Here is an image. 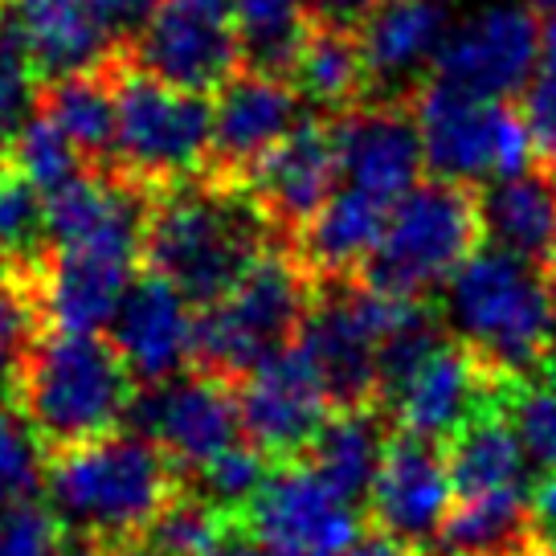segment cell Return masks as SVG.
<instances>
[{"label":"cell","mask_w":556,"mask_h":556,"mask_svg":"<svg viewBox=\"0 0 556 556\" xmlns=\"http://www.w3.org/2000/svg\"><path fill=\"white\" fill-rule=\"evenodd\" d=\"M442 319L495 377L511 384L556 372L548 278L540 266L479 245L442 291Z\"/></svg>","instance_id":"277c9868"},{"label":"cell","mask_w":556,"mask_h":556,"mask_svg":"<svg viewBox=\"0 0 556 556\" xmlns=\"http://www.w3.org/2000/svg\"><path fill=\"white\" fill-rule=\"evenodd\" d=\"M127 62L160 83L217 94L242 74V41L229 0H160L139 29L123 37Z\"/></svg>","instance_id":"ba28073f"},{"label":"cell","mask_w":556,"mask_h":556,"mask_svg":"<svg viewBox=\"0 0 556 556\" xmlns=\"http://www.w3.org/2000/svg\"><path fill=\"white\" fill-rule=\"evenodd\" d=\"M299 119H303V94L291 78L254 74V70L233 74L213 99V136L201 176L245 189L254 168L295 131Z\"/></svg>","instance_id":"4fadbf2b"},{"label":"cell","mask_w":556,"mask_h":556,"mask_svg":"<svg viewBox=\"0 0 556 556\" xmlns=\"http://www.w3.org/2000/svg\"><path fill=\"white\" fill-rule=\"evenodd\" d=\"M127 426L160 446L185 475L205 467L208 458H217L245 438L238 384L222 381L205 368H189L173 381L143 384Z\"/></svg>","instance_id":"9c48e42d"},{"label":"cell","mask_w":556,"mask_h":556,"mask_svg":"<svg viewBox=\"0 0 556 556\" xmlns=\"http://www.w3.org/2000/svg\"><path fill=\"white\" fill-rule=\"evenodd\" d=\"M544 58V21L532 4H491L454 25L430 74L479 99H520Z\"/></svg>","instance_id":"30bf717a"},{"label":"cell","mask_w":556,"mask_h":556,"mask_svg":"<svg viewBox=\"0 0 556 556\" xmlns=\"http://www.w3.org/2000/svg\"><path fill=\"white\" fill-rule=\"evenodd\" d=\"M454 507V483L446 446L430 438L393 430L381 470L368 491V516L372 528L414 544L421 553L434 548L442 523Z\"/></svg>","instance_id":"2e32d148"},{"label":"cell","mask_w":556,"mask_h":556,"mask_svg":"<svg viewBox=\"0 0 556 556\" xmlns=\"http://www.w3.org/2000/svg\"><path fill=\"white\" fill-rule=\"evenodd\" d=\"M544 536L532 520V486L454 500L430 556H544Z\"/></svg>","instance_id":"d4e9b609"},{"label":"cell","mask_w":556,"mask_h":556,"mask_svg":"<svg viewBox=\"0 0 556 556\" xmlns=\"http://www.w3.org/2000/svg\"><path fill=\"white\" fill-rule=\"evenodd\" d=\"M442 4H446V0H442Z\"/></svg>","instance_id":"7dc6e473"},{"label":"cell","mask_w":556,"mask_h":556,"mask_svg":"<svg viewBox=\"0 0 556 556\" xmlns=\"http://www.w3.org/2000/svg\"><path fill=\"white\" fill-rule=\"evenodd\" d=\"M414 106L421 148H426V173L458 185H483L495 180V127L500 103L479 99L463 87H451L434 74L405 90Z\"/></svg>","instance_id":"d6986e66"},{"label":"cell","mask_w":556,"mask_h":556,"mask_svg":"<svg viewBox=\"0 0 556 556\" xmlns=\"http://www.w3.org/2000/svg\"><path fill=\"white\" fill-rule=\"evenodd\" d=\"M532 520H536L544 544L556 540V470H548L544 479L532 483Z\"/></svg>","instance_id":"f35d334b"},{"label":"cell","mask_w":556,"mask_h":556,"mask_svg":"<svg viewBox=\"0 0 556 556\" xmlns=\"http://www.w3.org/2000/svg\"><path fill=\"white\" fill-rule=\"evenodd\" d=\"M185 483L189 475L136 430L50 454L41 479L78 553L143 544Z\"/></svg>","instance_id":"6da1fadb"},{"label":"cell","mask_w":556,"mask_h":556,"mask_svg":"<svg viewBox=\"0 0 556 556\" xmlns=\"http://www.w3.org/2000/svg\"><path fill=\"white\" fill-rule=\"evenodd\" d=\"M115 90V173L148 189H168L205 173L213 99L160 83L127 62L123 46L103 62Z\"/></svg>","instance_id":"52a82bcc"},{"label":"cell","mask_w":556,"mask_h":556,"mask_svg":"<svg viewBox=\"0 0 556 556\" xmlns=\"http://www.w3.org/2000/svg\"><path fill=\"white\" fill-rule=\"evenodd\" d=\"M340 185H344V160H340L336 115H303L295 131L254 168L245 192L262 208L275 242L291 245V238L328 205Z\"/></svg>","instance_id":"7c38bea8"},{"label":"cell","mask_w":556,"mask_h":556,"mask_svg":"<svg viewBox=\"0 0 556 556\" xmlns=\"http://www.w3.org/2000/svg\"><path fill=\"white\" fill-rule=\"evenodd\" d=\"M136 377L103 331L41 328L21 352L9 384L17 409L46 454L119 434L136 405Z\"/></svg>","instance_id":"7a4b0ae2"},{"label":"cell","mask_w":556,"mask_h":556,"mask_svg":"<svg viewBox=\"0 0 556 556\" xmlns=\"http://www.w3.org/2000/svg\"><path fill=\"white\" fill-rule=\"evenodd\" d=\"M389 438H393V421L381 405L336 409L299 458L315 475H324L352 504H368V491H372V479L389 451Z\"/></svg>","instance_id":"4316f807"},{"label":"cell","mask_w":556,"mask_h":556,"mask_svg":"<svg viewBox=\"0 0 556 556\" xmlns=\"http://www.w3.org/2000/svg\"><path fill=\"white\" fill-rule=\"evenodd\" d=\"M94 4H99V9H103V17L111 21L123 37H127L131 29H139V21L148 17L160 0H94Z\"/></svg>","instance_id":"b9f144b4"},{"label":"cell","mask_w":556,"mask_h":556,"mask_svg":"<svg viewBox=\"0 0 556 556\" xmlns=\"http://www.w3.org/2000/svg\"><path fill=\"white\" fill-rule=\"evenodd\" d=\"M46 254H50L46 192L17 168L0 164V266L34 278Z\"/></svg>","instance_id":"4dcf8cb0"},{"label":"cell","mask_w":556,"mask_h":556,"mask_svg":"<svg viewBox=\"0 0 556 556\" xmlns=\"http://www.w3.org/2000/svg\"><path fill=\"white\" fill-rule=\"evenodd\" d=\"M315 303V278L287 245H266L233 291L197 312V356L222 381L242 384L262 361L295 344Z\"/></svg>","instance_id":"5b68a950"},{"label":"cell","mask_w":556,"mask_h":556,"mask_svg":"<svg viewBox=\"0 0 556 556\" xmlns=\"http://www.w3.org/2000/svg\"><path fill=\"white\" fill-rule=\"evenodd\" d=\"M41 454L46 446L37 442L29 421L9 401H0V511L21 500H34V491L46 479Z\"/></svg>","instance_id":"e575fe53"},{"label":"cell","mask_w":556,"mask_h":556,"mask_svg":"<svg viewBox=\"0 0 556 556\" xmlns=\"http://www.w3.org/2000/svg\"><path fill=\"white\" fill-rule=\"evenodd\" d=\"M238 401H242L245 438L275 463L299 458L319 434V426L336 414L328 384L299 340L275 352L270 361H262L238 384Z\"/></svg>","instance_id":"9a60e30c"},{"label":"cell","mask_w":556,"mask_h":556,"mask_svg":"<svg viewBox=\"0 0 556 556\" xmlns=\"http://www.w3.org/2000/svg\"><path fill=\"white\" fill-rule=\"evenodd\" d=\"M4 164L17 168L21 176H29L46 197L58 189H66L70 180H78L83 173H90V164L83 160V152H78L37 106H34V115L17 127V136L4 143Z\"/></svg>","instance_id":"d6a6232c"},{"label":"cell","mask_w":556,"mask_h":556,"mask_svg":"<svg viewBox=\"0 0 556 556\" xmlns=\"http://www.w3.org/2000/svg\"><path fill=\"white\" fill-rule=\"evenodd\" d=\"M544 278H548V303H553V331H556V262L544 270Z\"/></svg>","instance_id":"ee69618b"},{"label":"cell","mask_w":556,"mask_h":556,"mask_svg":"<svg viewBox=\"0 0 556 556\" xmlns=\"http://www.w3.org/2000/svg\"><path fill=\"white\" fill-rule=\"evenodd\" d=\"M275 233L254 197L238 185L192 176L156 192L143 229V270L168 278L192 307L233 291Z\"/></svg>","instance_id":"3957f363"},{"label":"cell","mask_w":556,"mask_h":556,"mask_svg":"<svg viewBox=\"0 0 556 556\" xmlns=\"http://www.w3.org/2000/svg\"><path fill=\"white\" fill-rule=\"evenodd\" d=\"M0 17L41 83L99 70L123 46V34L94 0H0Z\"/></svg>","instance_id":"44dd1931"},{"label":"cell","mask_w":556,"mask_h":556,"mask_svg":"<svg viewBox=\"0 0 556 556\" xmlns=\"http://www.w3.org/2000/svg\"><path fill=\"white\" fill-rule=\"evenodd\" d=\"M270 470H275V458L262 451V446H254L250 438H242V442H233L217 458H208L205 467L192 470L189 486L205 504L217 507L226 520L242 523V516L258 500L266 479H270Z\"/></svg>","instance_id":"1f68e13d"},{"label":"cell","mask_w":556,"mask_h":556,"mask_svg":"<svg viewBox=\"0 0 556 556\" xmlns=\"http://www.w3.org/2000/svg\"><path fill=\"white\" fill-rule=\"evenodd\" d=\"M37 111L83 152L90 168H115L119 115H115V90L103 66L46 83L37 94Z\"/></svg>","instance_id":"f1b7e54d"},{"label":"cell","mask_w":556,"mask_h":556,"mask_svg":"<svg viewBox=\"0 0 556 556\" xmlns=\"http://www.w3.org/2000/svg\"><path fill=\"white\" fill-rule=\"evenodd\" d=\"M37 74L21 62H0V143L17 136V127L37 106Z\"/></svg>","instance_id":"74e56055"},{"label":"cell","mask_w":556,"mask_h":556,"mask_svg":"<svg viewBox=\"0 0 556 556\" xmlns=\"http://www.w3.org/2000/svg\"><path fill=\"white\" fill-rule=\"evenodd\" d=\"M544 556H556V540L548 544V548H544Z\"/></svg>","instance_id":"bcb514c9"},{"label":"cell","mask_w":556,"mask_h":556,"mask_svg":"<svg viewBox=\"0 0 556 556\" xmlns=\"http://www.w3.org/2000/svg\"><path fill=\"white\" fill-rule=\"evenodd\" d=\"M504 409L528 458L544 470H556V372L540 377V381L511 384Z\"/></svg>","instance_id":"d590c367"},{"label":"cell","mask_w":556,"mask_h":556,"mask_svg":"<svg viewBox=\"0 0 556 556\" xmlns=\"http://www.w3.org/2000/svg\"><path fill=\"white\" fill-rule=\"evenodd\" d=\"M111 344L139 384L173 381L197 356V312L168 278L143 270L111 319Z\"/></svg>","instance_id":"ffe728a7"},{"label":"cell","mask_w":556,"mask_h":556,"mask_svg":"<svg viewBox=\"0 0 556 556\" xmlns=\"http://www.w3.org/2000/svg\"><path fill=\"white\" fill-rule=\"evenodd\" d=\"M213 556H291L282 553V548H275V544H266L262 536H254L250 528H242V523H233L226 532V540L213 548Z\"/></svg>","instance_id":"60d3db41"},{"label":"cell","mask_w":556,"mask_h":556,"mask_svg":"<svg viewBox=\"0 0 556 556\" xmlns=\"http://www.w3.org/2000/svg\"><path fill=\"white\" fill-rule=\"evenodd\" d=\"M307 21H312V13L303 0H233L242 70L291 78Z\"/></svg>","instance_id":"f546056e"},{"label":"cell","mask_w":556,"mask_h":556,"mask_svg":"<svg viewBox=\"0 0 556 556\" xmlns=\"http://www.w3.org/2000/svg\"><path fill=\"white\" fill-rule=\"evenodd\" d=\"M486 245L548 270L556 262V189L544 168L495 180L483 192Z\"/></svg>","instance_id":"83f0119b"},{"label":"cell","mask_w":556,"mask_h":556,"mask_svg":"<svg viewBox=\"0 0 556 556\" xmlns=\"http://www.w3.org/2000/svg\"><path fill=\"white\" fill-rule=\"evenodd\" d=\"M389 205L368 197V192L340 185V192L315 213L307 226L291 238V254L303 262V270L315 282H336V278H361L365 262L381 242Z\"/></svg>","instance_id":"7402d4cb"},{"label":"cell","mask_w":556,"mask_h":556,"mask_svg":"<svg viewBox=\"0 0 556 556\" xmlns=\"http://www.w3.org/2000/svg\"><path fill=\"white\" fill-rule=\"evenodd\" d=\"M544 173H548V180H553V189H556V164H540Z\"/></svg>","instance_id":"f6af8a7d"},{"label":"cell","mask_w":556,"mask_h":556,"mask_svg":"<svg viewBox=\"0 0 556 556\" xmlns=\"http://www.w3.org/2000/svg\"><path fill=\"white\" fill-rule=\"evenodd\" d=\"M483 189L426 176L389 208L361 278L401 299H434L483 245Z\"/></svg>","instance_id":"8992f818"},{"label":"cell","mask_w":556,"mask_h":556,"mask_svg":"<svg viewBox=\"0 0 556 556\" xmlns=\"http://www.w3.org/2000/svg\"><path fill=\"white\" fill-rule=\"evenodd\" d=\"M507 389H511V381L495 377L467 344L446 336L384 397V414L393 421V430L446 446L475 414H483L491 405H504Z\"/></svg>","instance_id":"5bb4252c"},{"label":"cell","mask_w":556,"mask_h":556,"mask_svg":"<svg viewBox=\"0 0 556 556\" xmlns=\"http://www.w3.org/2000/svg\"><path fill=\"white\" fill-rule=\"evenodd\" d=\"M340 131V160H344V185L377 197L393 208L421 185L426 173V148L417 131L414 106L405 94L393 99H368L336 115Z\"/></svg>","instance_id":"e0dca14e"},{"label":"cell","mask_w":556,"mask_h":556,"mask_svg":"<svg viewBox=\"0 0 556 556\" xmlns=\"http://www.w3.org/2000/svg\"><path fill=\"white\" fill-rule=\"evenodd\" d=\"M291 83L303 94V103H312L315 115H344L352 106L377 99L361 29L340 21H307Z\"/></svg>","instance_id":"603a6c76"},{"label":"cell","mask_w":556,"mask_h":556,"mask_svg":"<svg viewBox=\"0 0 556 556\" xmlns=\"http://www.w3.org/2000/svg\"><path fill=\"white\" fill-rule=\"evenodd\" d=\"M139 250L123 245H58L34 275L41 328L103 331L136 282Z\"/></svg>","instance_id":"ac0fdd59"},{"label":"cell","mask_w":556,"mask_h":556,"mask_svg":"<svg viewBox=\"0 0 556 556\" xmlns=\"http://www.w3.org/2000/svg\"><path fill=\"white\" fill-rule=\"evenodd\" d=\"M0 556H70V532L58 511L41 500L0 511Z\"/></svg>","instance_id":"8d00e7d4"},{"label":"cell","mask_w":556,"mask_h":556,"mask_svg":"<svg viewBox=\"0 0 556 556\" xmlns=\"http://www.w3.org/2000/svg\"><path fill=\"white\" fill-rule=\"evenodd\" d=\"M307 13L319 21H340V25H361L377 9V0H303Z\"/></svg>","instance_id":"ab89813d"},{"label":"cell","mask_w":556,"mask_h":556,"mask_svg":"<svg viewBox=\"0 0 556 556\" xmlns=\"http://www.w3.org/2000/svg\"><path fill=\"white\" fill-rule=\"evenodd\" d=\"M446 463H451L454 500L528 491L532 486V479H528L532 458L523 451L504 405H491V409L470 417L467 426L446 442Z\"/></svg>","instance_id":"484cf974"},{"label":"cell","mask_w":556,"mask_h":556,"mask_svg":"<svg viewBox=\"0 0 556 556\" xmlns=\"http://www.w3.org/2000/svg\"><path fill=\"white\" fill-rule=\"evenodd\" d=\"M83 556H164L156 544H123V548H99V553H83Z\"/></svg>","instance_id":"7bdbcfd3"},{"label":"cell","mask_w":556,"mask_h":556,"mask_svg":"<svg viewBox=\"0 0 556 556\" xmlns=\"http://www.w3.org/2000/svg\"><path fill=\"white\" fill-rule=\"evenodd\" d=\"M365 58L372 70L377 99H393L389 87L401 78H414L417 70L434 66L438 50L446 41V13L442 0H377V9L361 25Z\"/></svg>","instance_id":"cb8c5ba5"},{"label":"cell","mask_w":556,"mask_h":556,"mask_svg":"<svg viewBox=\"0 0 556 556\" xmlns=\"http://www.w3.org/2000/svg\"><path fill=\"white\" fill-rule=\"evenodd\" d=\"M242 528L291 556H348L365 536V516L303 458H287L275 463Z\"/></svg>","instance_id":"8fae6325"},{"label":"cell","mask_w":556,"mask_h":556,"mask_svg":"<svg viewBox=\"0 0 556 556\" xmlns=\"http://www.w3.org/2000/svg\"><path fill=\"white\" fill-rule=\"evenodd\" d=\"M233 520H226L213 504H205L189 483L173 500V507L164 511L152 528L148 544H156L164 556H213V548L226 540Z\"/></svg>","instance_id":"836d02e7"}]
</instances>
